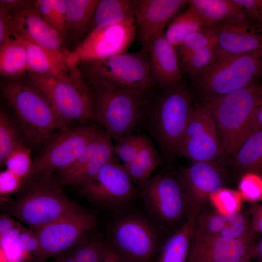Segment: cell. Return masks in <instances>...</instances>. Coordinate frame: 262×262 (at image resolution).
Returning a JSON list of instances; mask_svg holds the SVG:
<instances>
[{
	"instance_id": "obj_1",
	"label": "cell",
	"mask_w": 262,
	"mask_h": 262,
	"mask_svg": "<svg viewBox=\"0 0 262 262\" xmlns=\"http://www.w3.org/2000/svg\"><path fill=\"white\" fill-rule=\"evenodd\" d=\"M262 101V85L252 84L224 95L202 99L215 121L223 152L234 155L254 133L256 115Z\"/></svg>"
},
{
	"instance_id": "obj_2",
	"label": "cell",
	"mask_w": 262,
	"mask_h": 262,
	"mask_svg": "<svg viewBox=\"0 0 262 262\" xmlns=\"http://www.w3.org/2000/svg\"><path fill=\"white\" fill-rule=\"evenodd\" d=\"M1 92L15 113L24 137L31 144L44 145L54 131L68 128L28 78L4 81Z\"/></svg>"
},
{
	"instance_id": "obj_3",
	"label": "cell",
	"mask_w": 262,
	"mask_h": 262,
	"mask_svg": "<svg viewBox=\"0 0 262 262\" xmlns=\"http://www.w3.org/2000/svg\"><path fill=\"white\" fill-rule=\"evenodd\" d=\"M62 186L54 176L29 177L10 204L9 214L36 231L81 207Z\"/></svg>"
},
{
	"instance_id": "obj_4",
	"label": "cell",
	"mask_w": 262,
	"mask_h": 262,
	"mask_svg": "<svg viewBox=\"0 0 262 262\" xmlns=\"http://www.w3.org/2000/svg\"><path fill=\"white\" fill-rule=\"evenodd\" d=\"M95 122L116 142L132 134L148 108L146 93L105 81L85 82Z\"/></svg>"
},
{
	"instance_id": "obj_5",
	"label": "cell",
	"mask_w": 262,
	"mask_h": 262,
	"mask_svg": "<svg viewBox=\"0 0 262 262\" xmlns=\"http://www.w3.org/2000/svg\"><path fill=\"white\" fill-rule=\"evenodd\" d=\"M140 195L152 223L169 235L196 210L178 173L162 172L151 177Z\"/></svg>"
},
{
	"instance_id": "obj_6",
	"label": "cell",
	"mask_w": 262,
	"mask_h": 262,
	"mask_svg": "<svg viewBox=\"0 0 262 262\" xmlns=\"http://www.w3.org/2000/svg\"><path fill=\"white\" fill-rule=\"evenodd\" d=\"M27 78L68 125L95 122L88 86L75 66L56 75L28 73Z\"/></svg>"
},
{
	"instance_id": "obj_7",
	"label": "cell",
	"mask_w": 262,
	"mask_h": 262,
	"mask_svg": "<svg viewBox=\"0 0 262 262\" xmlns=\"http://www.w3.org/2000/svg\"><path fill=\"white\" fill-rule=\"evenodd\" d=\"M155 103L147 109V127L166 159L178 155L180 140L192 106V98L181 84L164 89Z\"/></svg>"
},
{
	"instance_id": "obj_8",
	"label": "cell",
	"mask_w": 262,
	"mask_h": 262,
	"mask_svg": "<svg viewBox=\"0 0 262 262\" xmlns=\"http://www.w3.org/2000/svg\"><path fill=\"white\" fill-rule=\"evenodd\" d=\"M262 76V49L250 52L217 57L194 78L201 99L221 96L247 86Z\"/></svg>"
},
{
	"instance_id": "obj_9",
	"label": "cell",
	"mask_w": 262,
	"mask_h": 262,
	"mask_svg": "<svg viewBox=\"0 0 262 262\" xmlns=\"http://www.w3.org/2000/svg\"><path fill=\"white\" fill-rule=\"evenodd\" d=\"M75 66L85 82L105 81L146 93L154 80L147 50L81 61Z\"/></svg>"
},
{
	"instance_id": "obj_10",
	"label": "cell",
	"mask_w": 262,
	"mask_h": 262,
	"mask_svg": "<svg viewBox=\"0 0 262 262\" xmlns=\"http://www.w3.org/2000/svg\"><path fill=\"white\" fill-rule=\"evenodd\" d=\"M94 215L82 207L35 231L38 246L33 260L45 262L75 248L95 226Z\"/></svg>"
},
{
	"instance_id": "obj_11",
	"label": "cell",
	"mask_w": 262,
	"mask_h": 262,
	"mask_svg": "<svg viewBox=\"0 0 262 262\" xmlns=\"http://www.w3.org/2000/svg\"><path fill=\"white\" fill-rule=\"evenodd\" d=\"M156 226L131 214L117 219L109 230V243L128 262H154L162 243Z\"/></svg>"
},
{
	"instance_id": "obj_12",
	"label": "cell",
	"mask_w": 262,
	"mask_h": 262,
	"mask_svg": "<svg viewBox=\"0 0 262 262\" xmlns=\"http://www.w3.org/2000/svg\"><path fill=\"white\" fill-rule=\"evenodd\" d=\"M98 129L91 123L67 128L53 135L33 160L30 176H53L70 165L83 151Z\"/></svg>"
},
{
	"instance_id": "obj_13",
	"label": "cell",
	"mask_w": 262,
	"mask_h": 262,
	"mask_svg": "<svg viewBox=\"0 0 262 262\" xmlns=\"http://www.w3.org/2000/svg\"><path fill=\"white\" fill-rule=\"evenodd\" d=\"M223 152L217 128L202 103L192 106L180 141L178 155L195 162H214Z\"/></svg>"
},
{
	"instance_id": "obj_14",
	"label": "cell",
	"mask_w": 262,
	"mask_h": 262,
	"mask_svg": "<svg viewBox=\"0 0 262 262\" xmlns=\"http://www.w3.org/2000/svg\"><path fill=\"white\" fill-rule=\"evenodd\" d=\"M88 199L101 207L118 209L135 198L136 191L123 164L113 156L96 177L79 187Z\"/></svg>"
},
{
	"instance_id": "obj_15",
	"label": "cell",
	"mask_w": 262,
	"mask_h": 262,
	"mask_svg": "<svg viewBox=\"0 0 262 262\" xmlns=\"http://www.w3.org/2000/svg\"><path fill=\"white\" fill-rule=\"evenodd\" d=\"M136 35L134 24H120L93 30L75 49L68 60L74 66L81 61L108 58L127 52Z\"/></svg>"
},
{
	"instance_id": "obj_16",
	"label": "cell",
	"mask_w": 262,
	"mask_h": 262,
	"mask_svg": "<svg viewBox=\"0 0 262 262\" xmlns=\"http://www.w3.org/2000/svg\"><path fill=\"white\" fill-rule=\"evenodd\" d=\"M217 33V55L246 53L262 49V26L246 14L244 10L233 18L212 27Z\"/></svg>"
},
{
	"instance_id": "obj_17",
	"label": "cell",
	"mask_w": 262,
	"mask_h": 262,
	"mask_svg": "<svg viewBox=\"0 0 262 262\" xmlns=\"http://www.w3.org/2000/svg\"><path fill=\"white\" fill-rule=\"evenodd\" d=\"M252 241L231 239L218 234H193L187 262H238L254 258Z\"/></svg>"
},
{
	"instance_id": "obj_18",
	"label": "cell",
	"mask_w": 262,
	"mask_h": 262,
	"mask_svg": "<svg viewBox=\"0 0 262 262\" xmlns=\"http://www.w3.org/2000/svg\"><path fill=\"white\" fill-rule=\"evenodd\" d=\"M8 10L15 34L45 48L65 50L64 39L44 20L34 0H23L16 8Z\"/></svg>"
},
{
	"instance_id": "obj_19",
	"label": "cell",
	"mask_w": 262,
	"mask_h": 262,
	"mask_svg": "<svg viewBox=\"0 0 262 262\" xmlns=\"http://www.w3.org/2000/svg\"><path fill=\"white\" fill-rule=\"evenodd\" d=\"M185 0H133L136 35L147 50L152 39L164 33L169 21L186 3Z\"/></svg>"
},
{
	"instance_id": "obj_20",
	"label": "cell",
	"mask_w": 262,
	"mask_h": 262,
	"mask_svg": "<svg viewBox=\"0 0 262 262\" xmlns=\"http://www.w3.org/2000/svg\"><path fill=\"white\" fill-rule=\"evenodd\" d=\"M178 175L195 209H204L210 197L224 188L225 172L214 162H195Z\"/></svg>"
},
{
	"instance_id": "obj_21",
	"label": "cell",
	"mask_w": 262,
	"mask_h": 262,
	"mask_svg": "<svg viewBox=\"0 0 262 262\" xmlns=\"http://www.w3.org/2000/svg\"><path fill=\"white\" fill-rule=\"evenodd\" d=\"M154 81L164 89L182 84V76L175 47L162 33L154 38L147 49Z\"/></svg>"
},
{
	"instance_id": "obj_22",
	"label": "cell",
	"mask_w": 262,
	"mask_h": 262,
	"mask_svg": "<svg viewBox=\"0 0 262 262\" xmlns=\"http://www.w3.org/2000/svg\"><path fill=\"white\" fill-rule=\"evenodd\" d=\"M16 36L26 49L28 73L56 75L73 66L69 62V52L66 49L45 48Z\"/></svg>"
},
{
	"instance_id": "obj_23",
	"label": "cell",
	"mask_w": 262,
	"mask_h": 262,
	"mask_svg": "<svg viewBox=\"0 0 262 262\" xmlns=\"http://www.w3.org/2000/svg\"><path fill=\"white\" fill-rule=\"evenodd\" d=\"M198 211L195 210L183 225L168 235L162 243L154 262H187L194 221Z\"/></svg>"
},
{
	"instance_id": "obj_24",
	"label": "cell",
	"mask_w": 262,
	"mask_h": 262,
	"mask_svg": "<svg viewBox=\"0 0 262 262\" xmlns=\"http://www.w3.org/2000/svg\"><path fill=\"white\" fill-rule=\"evenodd\" d=\"M133 0H99L90 24L95 29L120 24H134Z\"/></svg>"
},
{
	"instance_id": "obj_25",
	"label": "cell",
	"mask_w": 262,
	"mask_h": 262,
	"mask_svg": "<svg viewBox=\"0 0 262 262\" xmlns=\"http://www.w3.org/2000/svg\"><path fill=\"white\" fill-rule=\"evenodd\" d=\"M27 71V54L19 38L13 33L0 45V75L9 80L23 77Z\"/></svg>"
},
{
	"instance_id": "obj_26",
	"label": "cell",
	"mask_w": 262,
	"mask_h": 262,
	"mask_svg": "<svg viewBox=\"0 0 262 262\" xmlns=\"http://www.w3.org/2000/svg\"><path fill=\"white\" fill-rule=\"evenodd\" d=\"M99 0H65L66 40H75L88 30Z\"/></svg>"
},
{
	"instance_id": "obj_27",
	"label": "cell",
	"mask_w": 262,
	"mask_h": 262,
	"mask_svg": "<svg viewBox=\"0 0 262 262\" xmlns=\"http://www.w3.org/2000/svg\"><path fill=\"white\" fill-rule=\"evenodd\" d=\"M188 3L207 27L233 18L243 10L235 0H190Z\"/></svg>"
},
{
	"instance_id": "obj_28",
	"label": "cell",
	"mask_w": 262,
	"mask_h": 262,
	"mask_svg": "<svg viewBox=\"0 0 262 262\" xmlns=\"http://www.w3.org/2000/svg\"><path fill=\"white\" fill-rule=\"evenodd\" d=\"M234 156V169L241 177L253 173L262 177V129L251 135Z\"/></svg>"
},
{
	"instance_id": "obj_29",
	"label": "cell",
	"mask_w": 262,
	"mask_h": 262,
	"mask_svg": "<svg viewBox=\"0 0 262 262\" xmlns=\"http://www.w3.org/2000/svg\"><path fill=\"white\" fill-rule=\"evenodd\" d=\"M161 162V159L148 138L134 159L123 164L133 182L141 188L151 178L154 170Z\"/></svg>"
},
{
	"instance_id": "obj_30",
	"label": "cell",
	"mask_w": 262,
	"mask_h": 262,
	"mask_svg": "<svg viewBox=\"0 0 262 262\" xmlns=\"http://www.w3.org/2000/svg\"><path fill=\"white\" fill-rule=\"evenodd\" d=\"M205 27L199 16L189 5L185 11L176 16L169 24L164 35L173 46H179L190 34Z\"/></svg>"
},
{
	"instance_id": "obj_31",
	"label": "cell",
	"mask_w": 262,
	"mask_h": 262,
	"mask_svg": "<svg viewBox=\"0 0 262 262\" xmlns=\"http://www.w3.org/2000/svg\"><path fill=\"white\" fill-rule=\"evenodd\" d=\"M112 138L103 130L101 139L92 156L75 180L73 185L80 187L92 180L114 156Z\"/></svg>"
},
{
	"instance_id": "obj_32",
	"label": "cell",
	"mask_w": 262,
	"mask_h": 262,
	"mask_svg": "<svg viewBox=\"0 0 262 262\" xmlns=\"http://www.w3.org/2000/svg\"><path fill=\"white\" fill-rule=\"evenodd\" d=\"M25 145L17 127L5 110H0V164L4 165L7 158L14 151Z\"/></svg>"
},
{
	"instance_id": "obj_33",
	"label": "cell",
	"mask_w": 262,
	"mask_h": 262,
	"mask_svg": "<svg viewBox=\"0 0 262 262\" xmlns=\"http://www.w3.org/2000/svg\"><path fill=\"white\" fill-rule=\"evenodd\" d=\"M34 3L44 20L64 39L66 38L65 0H37Z\"/></svg>"
},
{
	"instance_id": "obj_34",
	"label": "cell",
	"mask_w": 262,
	"mask_h": 262,
	"mask_svg": "<svg viewBox=\"0 0 262 262\" xmlns=\"http://www.w3.org/2000/svg\"><path fill=\"white\" fill-rule=\"evenodd\" d=\"M227 224L218 234L231 239L252 241L256 234L248 213L241 210L226 215Z\"/></svg>"
},
{
	"instance_id": "obj_35",
	"label": "cell",
	"mask_w": 262,
	"mask_h": 262,
	"mask_svg": "<svg viewBox=\"0 0 262 262\" xmlns=\"http://www.w3.org/2000/svg\"><path fill=\"white\" fill-rule=\"evenodd\" d=\"M103 130L98 129L83 151L68 166L56 173L55 178L62 184H73L92 156L102 136Z\"/></svg>"
},
{
	"instance_id": "obj_36",
	"label": "cell",
	"mask_w": 262,
	"mask_h": 262,
	"mask_svg": "<svg viewBox=\"0 0 262 262\" xmlns=\"http://www.w3.org/2000/svg\"><path fill=\"white\" fill-rule=\"evenodd\" d=\"M227 224V216L215 209H203L198 211L194 221L193 234L200 235H216Z\"/></svg>"
},
{
	"instance_id": "obj_37",
	"label": "cell",
	"mask_w": 262,
	"mask_h": 262,
	"mask_svg": "<svg viewBox=\"0 0 262 262\" xmlns=\"http://www.w3.org/2000/svg\"><path fill=\"white\" fill-rule=\"evenodd\" d=\"M217 41V33L212 27L203 28L192 33L179 46L182 61L199 49L216 47Z\"/></svg>"
},
{
	"instance_id": "obj_38",
	"label": "cell",
	"mask_w": 262,
	"mask_h": 262,
	"mask_svg": "<svg viewBox=\"0 0 262 262\" xmlns=\"http://www.w3.org/2000/svg\"><path fill=\"white\" fill-rule=\"evenodd\" d=\"M216 57V47L201 49L182 61L183 68L194 78L212 64Z\"/></svg>"
},
{
	"instance_id": "obj_39",
	"label": "cell",
	"mask_w": 262,
	"mask_h": 262,
	"mask_svg": "<svg viewBox=\"0 0 262 262\" xmlns=\"http://www.w3.org/2000/svg\"><path fill=\"white\" fill-rule=\"evenodd\" d=\"M33 160L31 149L25 145L10 155L4 165L6 169L26 180L31 174Z\"/></svg>"
},
{
	"instance_id": "obj_40",
	"label": "cell",
	"mask_w": 262,
	"mask_h": 262,
	"mask_svg": "<svg viewBox=\"0 0 262 262\" xmlns=\"http://www.w3.org/2000/svg\"><path fill=\"white\" fill-rule=\"evenodd\" d=\"M147 138L131 134L122 138L114 146V153L126 164L132 161L144 145Z\"/></svg>"
},
{
	"instance_id": "obj_41",
	"label": "cell",
	"mask_w": 262,
	"mask_h": 262,
	"mask_svg": "<svg viewBox=\"0 0 262 262\" xmlns=\"http://www.w3.org/2000/svg\"><path fill=\"white\" fill-rule=\"evenodd\" d=\"M242 198L239 192L223 188L210 197V202L214 209L227 215L241 209Z\"/></svg>"
},
{
	"instance_id": "obj_42",
	"label": "cell",
	"mask_w": 262,
	"mask_h": 262,
	"mask_svg": "<svg viewBox=\"0 0 262 262\" xmlns=\"http://www.w3.org/2000/svg\"><path fill=\"white\" fill-rule=\"evenodd\" d=\"M104 242L87 236L71 251L77 262H98Z\"/></svg>"
},
{
	"instance_id": "obj_43",
	"label": "cell",
	"mask_w": 262,
	"mask_h": 262,
	"mask_svg": "<svg viewBox=\"0 0 262 262\" xmlns=\"http://www.w3.org/2000/svg\"><path fill=\"white\" fill-rule=\"evenodd\" d=\"M239 192L244 199L254 202L262 199V177L248 173L242 176L239 183Z\"/></svg>"
},
{
	"instance_id": "obj_44",
	"label": "cell",
	"mask_w": 262,
	"mask_h": 262,
	"mask_svg": "<svg viewBox=\"0 0 262 262\" xmlns=\"http://www.w3.org/2000/svg\"><path fill=\"white\" fill-rule=\"evenodd\" d=\"M25 180L6 169L0 174V193L6 195L17 193L25 181Z\"/></svg>"
},
{
	"instance_id": "obj_45",
	"label": "cell",
	"mask_w": 262,
	"mask_h": 262,
	"mask_svg": "<svg viewBox=\"0 0 262 262\" xmlns=\"http://www.w3.org/2000/svg\"><path fill=\"white\" fill-rule=\"evenodd\" d=\"M248 17L262 26V0H235Z\"/></svg>"
},
{
	"instance_id": "obj_46",
	"label": "cell",
	"mask_w": 262,
	"mask_h": 262,
	"mask_svg": "<svg viewBox=\"0 0 262 262\" xmlns=\"http://www.w3.org/2000/svg\"><path fill=\"white\" fill-rule=\"evenodd\" d=\"M13 33L10 12L7 9L0 6V45Z\"/></svg>"
},
{
	"instance_id": "obj_47",
	"label": "cell",
	"mask_w": 262,
	"mask_h": 262,
	"mask_svg": "<svg viewBox=\"0 0 262 262\" xmlns=\"http://www.w3.org/2000/svg\"><path fill=\"white\" fill-rule=\"evenodd\" d=\"M98 262H128L112 246L108 241H105Z\"/></svg>"
},
{
	"instance_id": "obj_48",
	"label": "cell",
	"mask_w": 262,
	"mask_h": 262,
	"mask_svg": "<svg viewBox=\"0 0 262 262\" xmlns=\"http://www.w3.org/2000/svg\"><path fill=\"white\" fill-rule=\"evenodd\" d=\"M24 229L18 224L17 226L0 235V249L12 244L18 238Z\"/></svg>"
},
{
	"instance_id": "obj_49",
	"label": "cell",
	"mask_w": 262,
	"mask_h": 262,
	"mask_svg": "<svg viewBox=\"0 0 262 262\" xmlns=\"http://www.w3.org/2000/svg\"><path fill=\"white\" fill-rule=\"evenodd\" d=\"M251 223L257 232L262 233V204H255L250 210Z\"/></svg>"
},
{
	"instance_id": "obj_50",
	"label": "cell",
	"mask_w": 262,
	"mask_h": 262,
	"mask_svg": "<svg viewBox=\"0 0 262 262\" xmlns=\"http://www.w3.org/2000/svg\"><path fill=\"white\" fill-rule=\"evenodd\" d=\"M19 223L6 214H2L0 218V235L11 229Z\"/></svg>"
},
{
	"instance_id": "obj_51",
	"label": "cell",
	"mask_w": 262,
	"mask_h": 262,
	"mask_svg": "<svg viewBox=\"0 0 262 262\" xmlns=\"http://www.w3.org/2000/svg\"><path fill=\"white\" fill-rule=\"evenodd\" d=\"M262 129V101L258 109L254 125V132Z\"/></svg>"
},
{
	"instance_id": "obj_52",
	"label": "cell",
	"mask_w": 262,
	"mask_h": 262,
	"mask_svg": "<svg viewBox=\"0 0 262 262\" xmlns=\"http://www.w3.org/2000/svg\"><path fill=\"white\" fill-rule=\"evenodd\" d=\"M254 258L262 262V239L255 245Z\"/></svg>"
},
{
	"instance_id": "obj_53",
	"label": "cell",
	"mask_w": 262,
	"mask_h": 262,
	"mask_svg": "<svg viewBox=\"0 0 262 262\" xmlns=\"http://www.w3.org/2000/svg\"><path fill=\"white\" fill-rule=\"evenodd\" d=\"M59 262H77L71 251L57 257Z\"/></svg>"
},
{
	"instance_id": "obj_54",
	"label": "cell",
	"mask_w": 262,
	"mask_h": 262,
	"mask_svg": "<svg viewBox=\"0 0 262 262\" xmlns=\"http://www.w3.org/2000/svg\"><path fill=\"white\" fill-rule=\"evenodd\" d=\"M238 262H250V261H248V260H243V261H239Z\"/></svg>"
},
{
	"instance_id": "obj_55",
	"label": "cell",
	"mask_w": 262,
	"mask_h": 262,
	"mask_svg": "<svg viewBox=\"0 0 262 262\" xmlns=\"http://www.w3.org/2000/svg\"><path fill=\"white\" fill-rule=\"evenodd\" d=\"M51 262H59L58 259L57 258V259L54 261Z\"/></svg>"
}]
</instances>
